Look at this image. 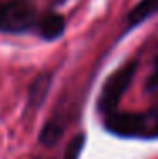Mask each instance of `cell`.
Instances as JSON below:
<instances>
[{
	"mask_svg": "<svg viewBox=\"0 0 158 159\" xmlns=\"http://www.w3.org/2000/svg\"><path fill=\"white\" fill-rule=\"evenodd\" d=\"M138 71V61L126 63L119 70H116L107 80H105L102 90H100L99 100H97V108L100 113L109 115V113L117 110V105L124 97V93L127 92V88L131 86L134 80V75Z\"/></svg>",
	"mask_w": 158,
	"mask_h": 159,
	"instance_id": "6da1fadb",
	"label": "cell"
},
{
	"mask_svg": "<svg viewBox=\"0 0 158 159\" xmlns=\"http://www.w3.org/2000/svg\"><path fill=\"white\" fill-rule=\"evenodd\" d=\"M37 12L31 0H9L0 5V31L17 34L36 25Z\"/></svg>",
	"mask_w": 158,
	"mask_h": 159,
	"instance_id": "7a4b0ae2",
	"label": "cell"
},
{
	"mask_svg": "<svg viewBox=\"0 0 158 159\" xmlns=\"http://www.w3.org/2000/svg\"><path fill=\"white\" fill-rule=\"evenodd\" d=\"M36 27H37V32H39V36L43 39L53 41L65 32V19H63V16H60V14L50 12L46 16H43L41 19H37Z\"/></svg>",
	"mask_w": 158,
	"mask_h": 159,
	"instance_id": "3957f363",
	"label": "cell"
},
{
	"mask_svg": "<svg viewBox=\"0 0 158 159\" xmlns=\"http://www.w3.org/2000/svg\"><path fill=\"white\" fill-rule=\"evenodd\" d=\"M158 14V0H140L127 14V25L136 27Z\"/></svg>",
	"mask_w": 158,
	"mask_h": 159,
	"instance_id": "277c9868",
	"label": "cell"
},
{
	"mask_svg": "<svg viewBox=\"0 0 158 159\" xmlns=\"http://www.w3.org/2000/svg\"><path fill=\"white\" fill-rule=\"evenodd\" d=\"M51 85V75L50 73H41L39 76L32 80L31 86H29V107L37 108L44 102L48 95V90Z\"/></svg>",
	"mask_w": 158,
	"mask_h": 159,
	"instance_id": "5b68a950",
	"label": "cell"
},
{
	"mask_svg": "<svg viewBox=\"0 0 158 159\" xmlns=\"http://www.w3.org/2000/svg\"><path fill=\"white\" fill-rule=\"evenodd\" d=\"M143 117V139L158 137V100L150 110L141 112Z\"/></svg>",
	"mask_w": 158,
	"mask_h": 159,
	"instance_id": "8992f818",
	"label": "cell"
},
{
	"mask_svg": "<svg viewBox=\"0 0 158 159\" xmlns=\"http://www.w3.org/2000/svg\"><path fill=\"white\" fill-rule=\"evenodd\" d=\"M61 134H63L61 125H60L58 122H55V120H51V122H48L46 125L43 127V130H41L39 142L43 144V146H46V147H53L60 141Z\"/></svg>",
	"mask_w": 158,
	"mask_h": 159,
	"instance_id": "52a82bcc",
	"label": "cell"
},
{
	"mask_svg": "<svg viewBox=\"0 0 158 159\" xmlns=\"http://www.w3.org/2000/svg\"><path fill=\"white\" fill-rule=\"evenodd\" d=\"M84 146H85V134H77L70 141L63 159H78L82 154V151H84Z\"/></svg>",
	"mask_w": 158,
	"mask_h": 159,
	"instance_id": "ba28073f",
	"label": "cell"
},
{
	"mask_svg": "<svg viewBox=\"0 0 158 159\" xmlns=\"http://www.w3.org/2000/svg\"><path fill=\"white\" fill-rule=\"evenodd\" d=\"M145 90L148 93H158V56L153 63V71L148 78H146L145 83Z\"/></svg>",
	"mask_w": 158,
	"mask_h": 159,
	"instance_id": "9c48e42d",
	"label": "cell"
}]
</instances>
